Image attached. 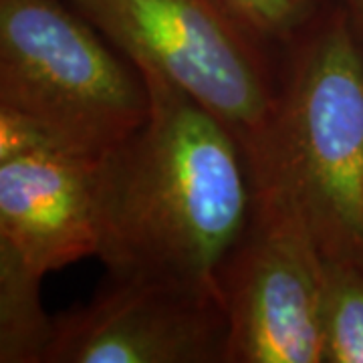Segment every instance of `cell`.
<instances>
[{"label": "cell", "mask_w": 363, "mask_h": 363, "mask_svg": "<svg viewBox=\"0 0 363 363\" xmlns=\"http://www.w3.org/2000/svg\"><path fill=\"white\" fill-rule=\"evenodd\" d=\"M150 116L97 172V259L107 277L218 289L247 228L255 184L230 131L184 91L138 67Z\"/></svg>", "instance_id": "obj_1"}, {"label": "cell", "mask_w": 363, "mask_h": 363, "mask_svg": "<svg viewBox=\"0 0 363 363\" xmlns=\"http://www.w3.org/2000/svg\"><path fill=\"white\" fill-rule=\"evenodd\" d=\"M260 188L297 206L321 252L363 247V45L333 2L283 49L272 174Z\"/></svg>", "instance_id": "obj_2"}, {"label": "cell", "mask_w": 363, "mask_h": 363, "mask_svg": "<svg viewBox=\"0 0 363 363\" xmlns=\"http://www.w3.org/2000/svg\"><path fill=\"white\" fill-rule=\"evenodd\" d=\"M0 109L52 145L104 160L150 116V91L69 0H0Z\"/></svg>", "instance_id": "obj_3"}, {"label": "cell", "mask_w": 363, "mask_h": 363, "mask_svg": "<svg viewBox=\"0 0 363 363\" xmlns=\"http://www.w3.org/2000/svg\"><path fill=\"white\" fill-rule=\"evenodd\" d=\"M69 2L133 65L216 117L245 152L255 188L271 180L281 61L222 0Z\"/></svg>", "instance_id": "obj_4"}, {"label": "cell", "mask_w": 363, "mask_h": 363, "mask_svg": "<svg viewBox=\"0 0 363 363\" xmlns=\"http://www.w3.org/2000/svg\"><path fill=\"white\" fill-rule=\"evenodd\" d=\"M218 289L228 315L226 363H323L321 252L281 190H255Z\"/></svg>", "instance_id": "obj_5"}, {"label": "cell", "mask_w": 363, "mask_h": 363, "mask_svg": "<svg viewBox=\"0 0 363 363\" xmlns=\"http://www.w3.org/2000/svg\"><path fill=\"white\" fill-rule=\"evenodd\" d=\"M220 291L107 277L89 303L55 317L45 363H226Z\"/></svg>", "instance_id": "obj_6"}, {"label": "cell", "mask_w": 363, "mask_h": 363, "mask_svg": "<svg viewBox=\"0 0 363 363\" xmlns=\"http://www.w3.org/2000/svg\"><path fill=\"white\" fill-rule=\"evenodd\" d=\"M99 162L52 143L0 160V248L40 277L97 257Z\"/></svg>", "instance_id": "obj_7"}, {"label": "cell", "mask_w": 363, "mask_h": 363, "mask_svg": "<svg viewBox=\"0 0 363 363\" xmlns=\"http://www.w3.org/2000/svg\"><path fill=\"white\" fill-rule=\"evenodd\" d=\"M43 279L0 248V362L45 363L55 317L43 307Z\"/></svg>", "instance_id": "obj_8"}, {"label": "cell", "mask_w": 363, "mask_h": 363, "mask_svg": "<svg viewBox=\"0 0 363 363\" xmlns=\"http://www.w3.org/2000/svg\"><path fill=\"white\" fill-rule=\"evenodd\" d=\"M321 272L323 363H363V247L321 252Z\"/></svg>", "instance_id": "obj_9"}, {"label": "cell", "mask_w": 363, "mask_h": 363, "mask_svg": "<svg viewBox=\"0 0 363 363\" xmlns=\"http://www.w3.org/2000/svg\"><path fill=\"white\" fill-rule=\"evenodd\" d=\"M272 49L283 51L327 11L331 0H222Z\"/></svg>", "instance_id": "obj_10"}, {"label": "cell", "mask_w": 363, "mask_h": 363, "mask_svg": "<svg viewBox=\"0 0 363 363\" xmlns=\"http://www.w3.org/2000/svg\"><path fill=\"white\" fill-rule=\"evenodd\" d=\"M347 16L350 25L353 26L357 39L363 45V0H331Z\"/></svg>", "instance_id": "obj_11"}]
</instances>
